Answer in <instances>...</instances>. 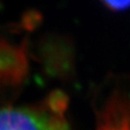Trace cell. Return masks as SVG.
<instances>
[{
  "label": "cell",
  "mask_w": 130,
  "mask_h": 130,
  "mask_svg": "<svg viewBox=\"0 0 130 130\" xmlns=\"http://www.w3.org/2000/svg\"><path fill=\"white\" fill-rule=\"evenodd\" d=\"M28 73L26 43L13 44L0 37V88L18 87Z\"/></svg>",
  "instance_id": "6da1fadb"
},
{
  "label": "cell",
  "mask_w": 130,
  "mask_h": 130,
  "mask_svg": "<svg viewBox=\"0 0 130 130\" xmlns=\"http://www.w3.org/2000/svg\"><path fill=\"white\" fill-rule=\"evenodd\" d=\"M39 54L43 68L49 75L68 77L74 70V51L72 44L62 37L51 36L42 40Z\"/></svg>",
  "instance_id": "7a4b0ae2"
},
{
  "label": "cell",
  "mask_w": 130,
  "mask_h": 130,
  "mask_svg": "<svg viewBox=\"0 0 130 130\" xmlns=\"http://www.w3.org/2000/svg\"><path fill=\"white\" fill-rule=\"evenodd\" d=\"M48 114L26 107H0V130H47Z\"/></svg>",
  "instance_id": "3957f363"
},
{
  "label": "cell",
  "mask_w": 130,
  "mask_h": 130,
  "mask_svg": "<svg viewBox=\"0 0 130 130\" xmlns=\"http://www.w3.org/2000/svg\"><path fill=\"white\" fill-rule=\"evenodd\" d=\"M98 130H130V105L121 98L114 96L101 114Z\"/></svg>",
  "instance_id": "277c9868"
},
{
  "label": "cell",
  "mask_w": 130,
  "mask_h": 130,
  "mask_svg": "<svg viewBox=\"0 0 130 130\" xmlns=\"http://www.w3.org/2000/svg\"><path fill=\"white\" fill-rule=\"evenodd\" d=\"M70 104V96L61 89H54L46 96L44 105L53 115L63 116Z\"/></svg>",
  "instance_id": "5b68a950"
},
{
  "label": "cell",
  "mask_w": 130,
  "mask_h": 130,
  "mask_svg": "<svg viewBox=\"0 0 130 130\" xmlns=\"http://www.w3.org/2000/svg\"><path fill=\"white\" fill-rule=\"evenodd\" d=\"M43 22V15L40 11L31 9L26 11L21 19V26L28 31H32L41 25Z\"/></svg>",
  "instance_id": "8992f818"
},
{
  "label": "cell",
  "mask_w": 130,
  "mask_h": 130,
  "mask_svg": "<svg viewBox=\"0 0 130 130\" xmlns=\"http://www.w3.org/2000/svg\"><path fill=\"white\" fill-rule=\"evenodd\" d=\"M47 130H70V124L64 116L48 115L46 119Z\"/></svg>",
  "instance_id": "52a82bcc"
},
{
  "label": "cell",
  "mask_w": 130,
  "mask_h": 130,
  "mask_svg": "<svg viewBox=\"0 0 130 130\" xmlns=\"http://www.w3.org/2000/svg\"><path fill=\"white\" fill-rule=\"evenodd\" d=\"M102 5L113 12H121L130 9V0H105L102 1Z\"/></svg>",
  "instance_id": "ba28073f"
}]
</instances>
